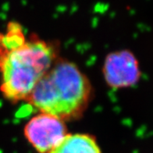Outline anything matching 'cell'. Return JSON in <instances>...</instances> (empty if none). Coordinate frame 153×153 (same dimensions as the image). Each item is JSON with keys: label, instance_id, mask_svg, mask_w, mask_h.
I'll list each match as a JSON object with an SVG mask.
<instances>
[{"label": "cell", "instance_id": "cell-1", "mask_svg": "<svg viewBox=\"0 0 153 153\" xmlns=\"http://www.w3.org/2000/svg\"><path fill=\"white\" fill-rule=\"evenodd\" d=\"M91 95V86L74 63H55L37 84L27 98L41 113L63 120L75 118L86 109Z\"/></svg>", "mask_w": 153, "mask_h": 153}, {"label": "cell", "instance_id": "cell-2", "mask_svg": "<svg viewBox=\"0 0 153 153\" xmlns=\"http://www.w3.org/2000/svg\"><path fill=\"white\" fill-rule=\"evenodd\" d=\"M53 62V50L42 41H24L13 49H0V90L4 97L12 102L27 99Z\"/></svg>", "mask_w": 153, "mask_h": 153}, {"label": "cell", "instance_id": "cell-3", "mask_svg": "<svg viewBox=\"0 0 153 153\" xmlns=\"http://www.w3.org/2000/svg\"><path fill=\"white\" fill-rule=\"evenodd\" d=\"M27 141L39 153H51L67 134L63 120L45 113L34 116L26 124Z\"/></svg>", "mask_w": 153, "mask_h": 153}, {"label": "cell", "instance_id": "cell-4", "mask_svg": "<svg viewBox=\"0 0 153 153\" xmlns=\"http://www.w3.org/2000/svg\"><path fill=\"white\" fill-rule=\"evenodd\" d=\"M102 71L108 85L114 88L133 86L141 75L138 59L127 50L116 51L108 55Z\"/></svg>", "mask_w": 153, "mask_h": 153}, {"label": "cell", "instance_id": "cell-5", "mask_svg": "<svg viewBox=\"0 0 153 153\" xmlns=\"http://www.w3.org/2000/svg\"><path fill=\"white\" fill-rule=\"evenodd\" d=\"M51 153H102L95 138L85 134H66Z\"/></svg>", "mask_w": 153, "mask_h": 153}]
</instances>
